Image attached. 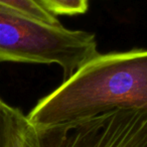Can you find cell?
<instances>
[{
    "label": "cell",
    "instance_id": "obj_1",
    "mask_svg": "<svg viewBox=\"0 0 147 147\" xmlns=\"http://www.w3.org/2000/svg\"><path fill=\"white\" fill-rule=\"evenodd\" d=\"M115 109H147V49L98 53L26 117L33 126H49Z\"/></svg>",
    "mask_w": 147,
    "mask_h": 147
},
{
    "label": "cell",
    "instance_id": "obj_2",
    "mask_svg": "<svg viewBox=\"0 0 147 147\" xmlns=\"http://www.w3.org/2000/svg\"><path fill=\"white\" fill-rule=\"evenodd\" d=\"M98 53L94 33L43 22L0 4V63H55L65 80Z\"/></svg>",
    "mask_w": 147,
    "mask_h": 147
},
{
    "label": "cell",
    "instance_id": "obj_3",
    "mask_svg": "<svg viewBox=\"0 0 147 147\" xmlns=\"http://www.w3.org/2000/svg\"><path fill=\"white\" fill-rule=\"evenodd\" d=\"M22 147H147V109H115L49 126L29 122Z\"/></svg>",
    "mask_w": 147,
    "mask_h": 147
},
{
    "label": "cell",
    "instance_id": "obj_4",
    "mask_svg": "<svg viewBox=\"0 0 147 147\" xmlns=\"http://www.w3.org/2000/svg\"><path fill=\"white\" fill-rule=\"evenodd\" d=\"M0 4L43 22L51 24L61 23L55 15L45 10L35 0H0Z\"/></svg>",
    "mask_w": 147,
    "mask_h": 147
},
{
    "label": "cell",
    "instance_id": "obj_5",
    "mask_svg": "<svg viewBox=\"0 0 147 147\" xmlns=\"http://www.w3.org/2000/svg\"><path fill=\"white\" fill-rule=\"evenodd\" d=\"M49 13L57 15H79L88 10L89 0H35Z\"/></svg>",
    "mask_w": 147,
    "mask_h": 147
},
{
    "label": "cell",
    "instance_id": "obj_6",
    "mask_svg": "<svg viewBox=\"0 0 147 147\" xmlns=\"http://www.w3.org/2000/svg\"><path fill=\"white\" fill-rule=\"evenodd\" d=\"M28 123L27 117L15 108L7 126L3 147H22L23 137Z\"/></svg>",
    "mask_w": 147,
    "mask_h": 147
},
{
    "label": "cell",
    "instance_id": "obj_7",
    "mask_svg": "<svg viewBox=\"0 0 147 147\" xmlns=\"http://www.w3.org/2000/svg\"><path fill=\"white\" fill-rule=\"evenodd\" d=\"M14 109L0 98V147H3L6 129Z\"/></svg>",
    "mask_w": 147,
    "mask_h": 147
}]
</instances>
